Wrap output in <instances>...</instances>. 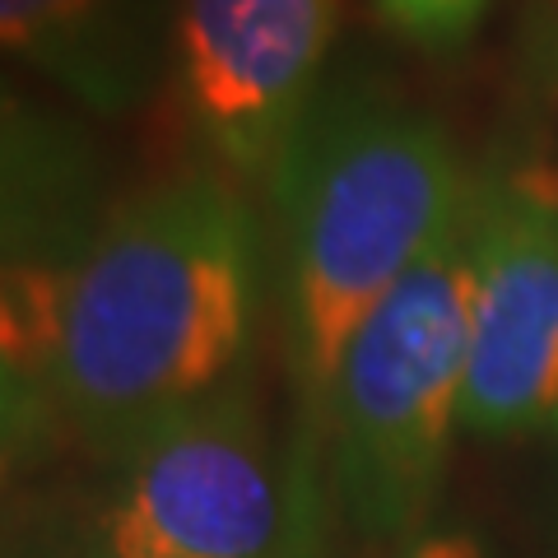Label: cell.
Instances as JSON below:
<instances>
[{
  "label": "cell",
  "instance_id": "obj_1",
  "mask_svg": "<svg viewBox=\"0 0 558 558\" xmlns=\"http://www.w3.org/2000/svg\"><path fill=\"white\" fill-rule=\"evenodd\" d=\"M256 293V219L238 191L215 172L159 182L102 219L70 260L43 387L75 433L117 457L238 377Z\"/></svg>",
  "mask_w": 558,
  "mask_h": 558
},
{
  "label": "cell",
  "instance_id": "obj_2",
  "mask_svg": "<svg viewBox=\"0 0 558 558\" xmlns=\"http://www.w3.org/2000/svg\"><path fill=\"white\" fill-rule=\"evenodd\" d=\"M275 201L289 368L322 418L354 330L461 219L470 178L428 112L349 89L312 102Z\"/></svg>",
  "mask_w": 558,
  "mask_h": 558
},
{
  "label": "cell",
  "instance_id": "obj_3",
  "mask_svg": "<svg viewBox=\"0 0 558 558\" xmlns=\"http://www.w3.org/2000/svg\"><path fill=\"white\" fill-rule=\"evenodd\" d=\"M475 186V182H470ZM475 242L470 201L424 260L354 330L322 424L344 517L373 539H414L461 428Z\"/></svg>",
  "mask_w": 558,
  "mask_h": 558
},
{
  "label": "cell",
  "instance_id": "obj_4",
  "mask_svg": "<svg viewBox=\"0 0 558 558\" xmlns=\"http://www.w3.org/2000/svg\"><path fill=\"white\" fill-rule=\"evenodd\" d=\"M94 558H326L317 470L270 442L233 377L117 451Z\"/></svg>",
  "mask_w": 558,
  "mask_h": 558
},
{
  "label": "cell",
  "instance_id": "obj_5",
  "mask_svg": "<svg viewBox=\"0 0 558 558\" xmlns=\"http://www.w3.org/2000/svg\"><path fill=\"white\" fill-rule=\"evenodd\" d=\"M470 359L461 428L526 438L558 428V172H494L470 186Z\"/></svg>",
  "mask_w": 558,
  "mask_h": 558
},
{
  "label": "cell",
  "instance_id": "obj_6",
  "mask_svg": "<svg viewBox=\"0 0 558 558\" xmlns=\"http://www.w3.org/2000/svg\"><path fill=\"white\" fill-rule=\"evenodd\" d=\"M344 0H182V94L201 145L266 178L317 102Z\"/></svg>",
  "mask_w": 558,
  "mask_h": 558
},
{
  "label": "cell",
  "instance_id": "obj_7",
  "mask_svg": "<svg viewBox=\"0 0 558 558\" xmlns=\"http://www.w3.org/2000/svg\"><path fill=\"white\" fill-rule=\"evenodd\" d=\"M98 172L65 126L0 84V260H70L89 247Z\"/></svg>",
  "mask_w": 558,
  "mask_h": 558
},
{
  "label": "cell",
  "instance_id": "obj_8",
  "mask_svg": "<svg viewBox=\"0 0 558 558\" xmlns=\"http://www.w3.org/2000/svg\"><path fill=\"white\" fill-rule=\"evenodd\" d=\"M0 51L47 70L102 112L135 102L117 0H0Z\"/></svg>",
  "mask_w": 558,
  "mask_h": 558
},
{
  "label": "cell",
  "instance_id": "obj_9",
  "mask_svg": "<svg viewBox=\"0 0 558 558\" xmlns=\"http://www.w3.org/2000/svg\"><path fill=\"white\" fill-rule=\"evenodd\" d=\"M70 266L0 260V363L43 381L61 344Z\"/></svg>",
  "mask_w": 558,
  "mask_h": 558
},
{
  "label": "cell",
  "instance_id": "obj_10",
  "mask_svg": "<svg viewBox=\"0 0 558 558\" xmlns=\"http://www.w3.org/2000/svg\"><path fill=\"white\" fill-rule=\"evenodd\" d=\"M377 5L405 38L424 47H447L480 24L484 0H377Z\"/></svg>",
  "mask_w": 558,
  "mask_h": 558
},
{
  "label": "cell",
  "instance_id": "obj_11",
  "mask_svg": "<svg viewBox=\"0 0 558 558\" xmlns=\"http://www.w3.org/2000/svg\"><path fill=\"white\" fill-rule=\"evenodd\" d=\"M43 381H33L28 373L0 363V470H5L20 447L38 433V418H43Z\"/></svg>",
  "mask_w": 558,
  "mask_h": 558
},
{
  "label": "cell",
  "instance_id": "obj_12",
  "mask_svg": "<svg viewBox=\"0 0 558 558\" xmlns=\"http://www.w3.org/2000/svg\"><path fill=\"white\" fill-rule=\"evenodd\" d=\"M387 558H484V549L461 531H428V535L405 539V545Z\"/></svg>",
  "mask_w": 558,
  "mask_h": 558
}]
</instances>
